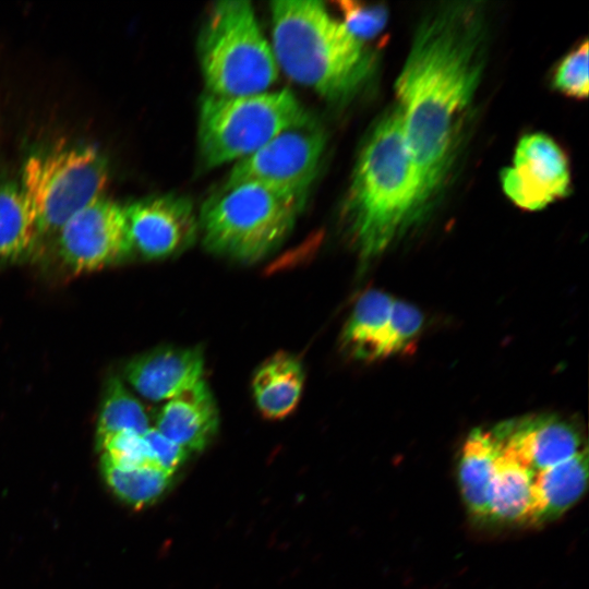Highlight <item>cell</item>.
<instances>
[{"label": "cell", "mask_w": 589, "mask_h": 589, "mask_svg": "<svg viewBox=\"0 0 589 589\" xmlns=\"http://www.w3.org/2000/svg\"><path fill=\"white\" fill-rule=\"evenodd\" d=\"M482 38L473 10L442 9L418 28L397 77V109L423 206L449 167L461 117L480 80Z\"/></svg>", "instance_id": "obj_1"}, {"label": "cell", "mask_w": 589, "mask_h": 589, "mask_svg": "<svg viewBox=\"0 0 589 589\" xmlns=\"http://www.w3.org/2000/svg\"><path fill=\"white\" fill-rule=\"evenodd\" d=\"M423 207L397 107L375 123L354 164L342 217L362 263L383 253Z\"/></svg>", "instance_id": "obj_2"}, {"label": "cell", "mask_w": 589, "mask_h": 589, "mask_svg": "<svg viewBox=\"0 0 589 589\" xmlns=\"http://www.w3.org/2000/svg\"><path fill=\"white\" fill-rule=\"evenodd\" d=\"M273 52L294 82L337 101L352 95L372 68V58L321 1L271 2Z\"/></svg>", "instance_id": "obj_3"}, {"label": "cell", "mask_w": 589, "mask_h": 589, "mask_svg": "<svg viewBox=\"0 0 589 589\" xmlns=\"http://www.w3.org/2000/svg\"><path fill=\"white\" fill-rule=\"evenodd\" d=\"M304 204L257 183L223 187L201 207L202 242L215 255L257 262L286 240Z\"/></svg>", "instance_id": "obj_4"}, {"label": "cell", "mask_w": 589, "mask_h": 589, "mask_svg": "<svg viewBox=\"0 0 589 589\" xmlns=\"http://www.w3.org/2000/svg\"><path fill=\"white\" fill-rule=\"evenodd\" d=\"M197 52L208 94H259L278 79L273 49L245 0L213 3L200 32Z\"/></svg>", "instance_id": "obj_5"}, {"label": "cell", "mask_w": 589, "mask_h": 589, "mask_svg": "<svg viewBox=\"0 0 589 589\" xmlns=\"http://www.w3.org/2000/svg\"><path fill=\"white\" fill-rule=\"evenodd\" d=\"M310 117L289 89L232 97L206 93L197 125L202 165L215 168L238 161Z\"/></svg>", "instance_id": "obj_6"}, {"label": "cell", "mask_w": 589, "mask_h": 589, "mask_svg": "<svg viewBox=\"0 0 589 589\" xmlns=\"http://www.w3.org/2000/svg\"><path fill=\"white\" fill-rule=\"evenodd\" d=\"M108 165L92 146L55 148L31 156L21 185L34 214L37 236L58 233L80 209L103 195Z\"/></svg>", "instance_id": "obj_7"}, {"label": "cell", "mask_w": 589, "mask_h": 589, "mask_svg": "<svg viewBox=\"0 0 589 589\" xmlns=\"http://www.w3.org/2000/svg\"><path fill=\"white\" fill-rule=\"evenodd\" d=\"M325 144V131L310 117L236 161L223 187L257 183L305 203Z\"/></svg>", "instance_id": "obj_8"}, {"label": "cell", "mask_w": 589, "mask_h": 589, "mask_svg": "<svg viewBox=\"0 0 589 589\" xmlns=\"http://www.w3.org/2000/svg\"><path fill=\"white\" fill-rule=\"evenodd\" d=\"M59 253L76 273L91 272L133 252L124 206L104 194L75 213L58 231Z\"/></svg>", "instance_id": "obj_9"}, {"label": "cell", "mask_w": 589, "mask_h": 589, "mask_svg": "<svg viewBox=\"0 0 589 589\" xmlns=\"http://www.w3.org/2000/svg\"><path fill=\"white\" fill-rule=\"evenodd\" d=\"M505 194L519 207L538 211L569 190L568 163L561 147L543 133L522 136L513 165L502 172Z\"/></svg>", "instance_id": "obj_10"}, {"label": "cell", "mask_w": 589, "mask_h": 589, "mask_svg": "<svg viewBox=\"0 0 589 589\" xmlns=\"http://www.w3.org/2000/svg\"><path fill=\"white\" fill-rule=\"evenodd\" d=\"M133 251L164 259L188 249L199 231L192 202L180 195L142 199L124 206Z\"/></svg>", "instance_id": "obj_11"}, {"label": "cell", "mask_w": 589, "mask_h": 589, "mask_svg": "<svg viewBox=\"0 0 589 589\" xmlns=\"http://www.w3.org/2000/svg\"><path fill=\"white\" fill-rule=\"evenodd\" d=\"M502 452L537 476L587 447L580 432L554 416L512 420L491 430Z\"/></svg>", "instance_id": "obj_12"}, {"label": "cell", "mask_w": 589, "mask_h": 589, "mask_svg": "<svg viewBox=\"0 0 589 589\" xmlns=\"http://www.w3.org/2000/svg\"><path fill=\"white\" fill-rule=\"evenodd\" d=\"M205 359L197 347H163L131 360L125 376L149 400H169L204 380Z\"/></svg>", "instance_id": "obj_13"}, {"label": "cell", "mask_w": 589, "mask_h": 589, "mask_svg": "<svg viewBox=\"0 0 589 589\" xmlns=\"http://www.w3.org/2000/svg\"><path fill=\"white\" fill-rule=\"evenodd\" d=\"M218 409L202 380L161 407L155 429L189 452L202 450L218 428Z\"/></svg>", "instance_id": "obj_14"}, {"label": "cell", "mask_w": 589, "mask_h": 589, "mask_svg": "<svg viewBox=\"0 0 589 589\" xmlns=\"http://www.w3.org/2000/svg\"><path fill=\"white\" fill-rule=\"evenodd\" d=\"M498 445V443H497ZM536 476L498 445L486 522L536 525Z\"/></svg>", "instance_id": "obj_15"}, {"label": "cell", "mask_w": 589, "mask_h": 589, "mask_svg": "<svg viewBox=\"0 0 589 589\" xmlns=\"http://www.w3.org/2000/svg\"><path fill=\"white\" fill-rule=\"evenodd\" d=\"M304 385L300 360L291 353L278 351L267 358L252 380L254 401L267 419H281L298 405Z\"/></svg>", "instance_id": "obj_16"}, {"label": "cell", "mask_w": 589, "mask_h": 589, "mask_svg": "<svg viewBox=\"0 0 589 589\" xmlns=\"http://www.w3.org/2000/svg\"><path fill=\"white\" fill-rule=\"evenodd\" d=\"M498 456V445L491 431L472 430L458 459V484L468 513L486 521L490 491Z\"/></svg>", "instance_id": "obj_17"}, {"label": "cell", "mask_w": 589, "mask_h": 589, "mask_svg": "<svg viewBox=\"0 0 589 589\" xmlns=\"http://www.w3.org/2000/svg\"><path fill=\"white\" fill-rule=\"evenodd\" d=\"M394 298L381 290H368L356 302L341 332V349L360 361L380 359Z\"/></svg>", "instance_id": "obj_18"}, {"label": "cell", "mask_w": 589, "mask_h": 589, "mask_svg": "<svg viewBox=\"0 0 589 589\" xmlns=\"http://www.w3.org/2000/svg\"><path fill=\"white\" fill-rule=\"evenodd\" d=\"M588 482L587 448L541 471L536 479V525L551 521L575 505Z\"/></svg>", "instance_id": "obj_19"}, {"label": "cell", "mask_w": 589, "mask_h": 589, "mask_svg": "<svg viewBox=\"0 0 589 589\" xmlns=\"http://www.w3.org/2000/svg\"><path fill=\"white\" fill-rule=\"evenodd\" d=\"M37 238L34 214L21 183L0 178V260L23 255Z\"/></svg>", "instance_id": "obj_20"}, {"label": "cell", "mask_w": 589, "mask_h": 589, "mask_svg": "<svg viewBox=\"0 0 589 589\" xmlns=\"http://www.w3.org/2000/svg\"><path fill=\"white\" fill-rule=\"evenodd\" d=\"M149 429L144 406L119 378H111L98 418L97 447L101 450L106 442L120 432L132 431L143 435Z\"/></svg>", "instance_id": "obj_21"}, {"label": "cell", "mask_w": 589, "mask_h": 589, "mask_svg": "<svg viewBox=\"0 0 589 589\" xmlns=\"http://www.w3.org/2000/svg\"><path fill=\"white\" fill-rule=\"evenodd\" d=\"M100 462L103 476L111 491L136 508L155 502L165 492L172 476L154 466L119 468L104 455Z\"/></svg>", "instance_id": "obj_22"}, {"label": "cell", "mask_w": 589, "mask_h": 589, "mask_svg": "<svg viewBox=\"0 0 589 589\" xmlns=\"http://www.w3.org/2000/svg\"><path fill=\"white\" fill-rule=\"evenodd\" d=\"M423 326V314L414 305L394 300L380 359L413 351Z\"/></svg>", "instance_id": "obj_23"}, {"label": "cell", "mask_w": 589, "mask_h": 589, "mask_svg": "<svg viewBox=\"0 0 589 589\" xmlns=\"http://www.w3.org/2000/svg\"><path fill=\"white\" fill-rule=\"evenodd\" d=\"M588 41L570 51L560 62L554 74V86L562 93L586 98L589 89Z\"/></svg>", "instance_id": "obj_24"}, {"label": "cell", "mask_w": 589, "mask_h": 589, "mask_svg": "<svg viewBox=\"0 0 589 589\" xmlns=\"http://www.w3.org/2000/svg\"><path fill=\"white\" fill-rule=\"evenodd\" d=\"M101 455L123 469L154 466L143 435L132 431L120 432L110 437L101 448Z\"/></svg>", "instance_id": "obj_25"}, {"label": "cell", "mask_w": 589, "mask_h": 589, "mask_svg": "<svg viewBox=\"0 0 589 589\" xmlns=\"http://www.w3.org/2000/svg\"><path fill=\"white\" fill-rule=\"evenodd\" d=\"M344 25L360 41L376 36L385 27L388 13L381 5H365L354 1H340Z\"/></svg>", "instance_id": "obj_26"}, {"label": "cell", "mask_w": 589, "mask_h": 589, "mask_svg": "<svg viewBox=\"0 0 589 589\" xmlns=\"http://www.w3.org/2000/svg\"><path fill=\"white\" fill-rule=\"evenodd\" d=\"M143 438L147 445L152 464L171 474L187 457L188 452L184 448L164 436L155 428L147 430L143 434Z\"/></svg>", "instance_id": "obj_27"}]
</instances>
